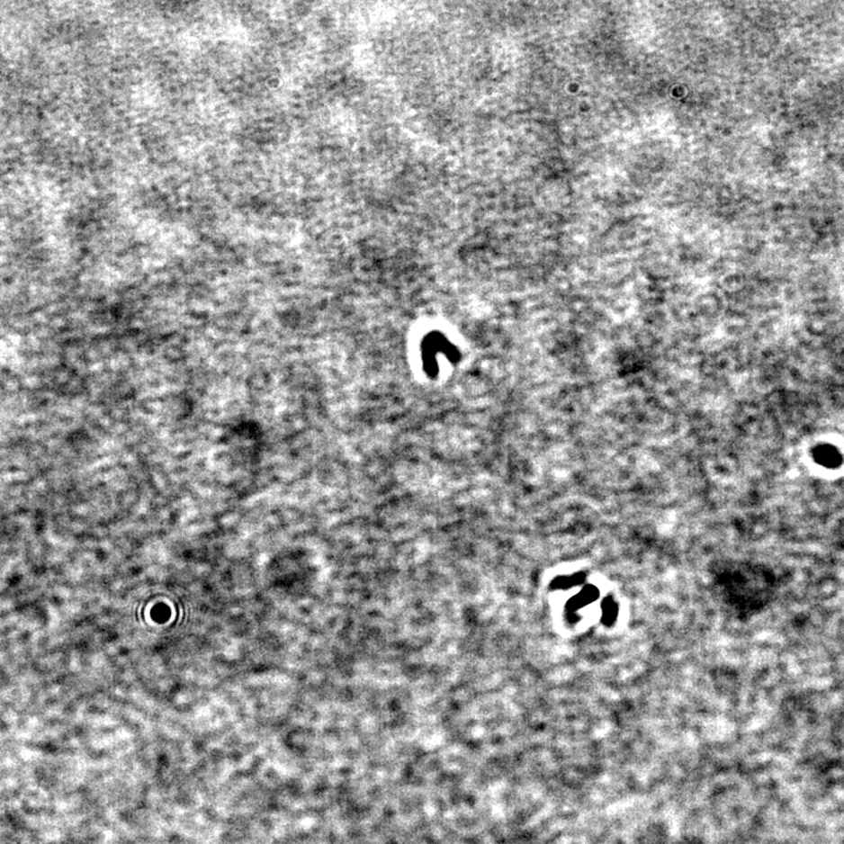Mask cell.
Instances as JSON below:
<instances>
[{"mask_svg":"<svg viewBox=\"0 0 844 844\" xmlns=\"http://www.w3.org/2000/svg\"><path fill=\"white\" fill-rule=\"evenodd\" d=\"M815 459L818 462L827 467L838 466L840 461H841L839 452L830 446L819 448L818 451H816Z\"/></svg>","mask_w":844,"mask_h":844,"instance_id":"cell-1","label":"cell"}]
</instances>
